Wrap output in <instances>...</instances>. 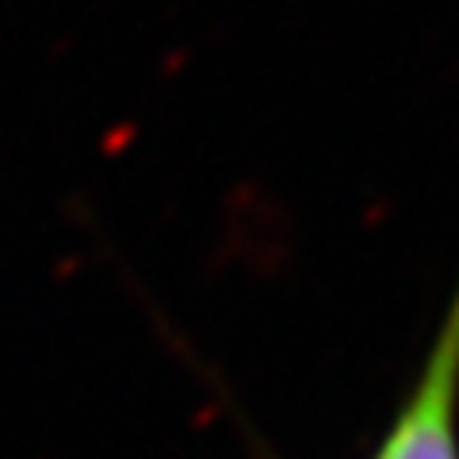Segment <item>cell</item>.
<instances>
[{"instance_id":"cell-1","label":"cell","mask_w":459,"mask_h":459,"mask_svg":"<svg viewBox=\"0 0 459 459\" xmlns=\"http://www.w3.org/2000/svg\"><path fill=\"white\" fill-rule=\"evenodd\" d=\"M459 291L376 459H459Z\"/></svg>"}]
</instances>
